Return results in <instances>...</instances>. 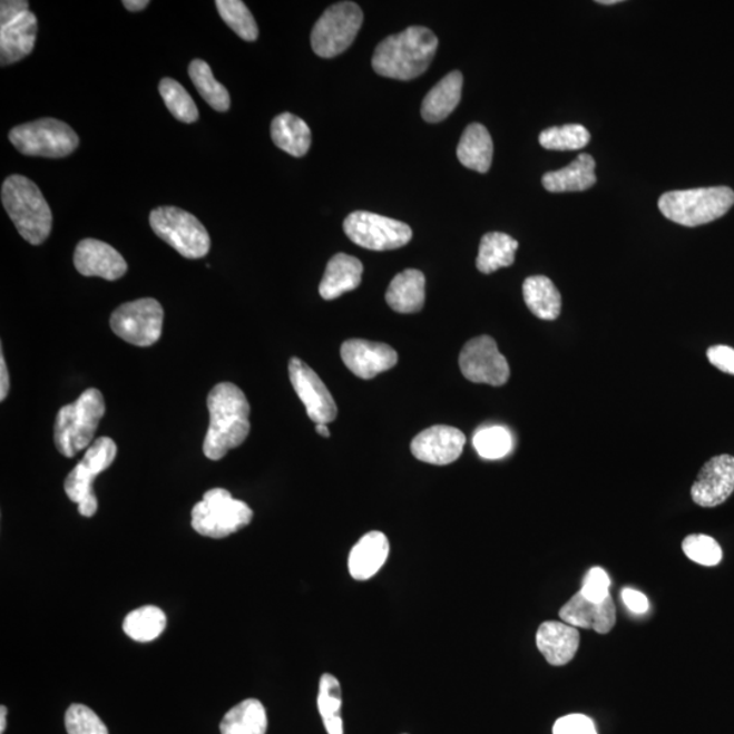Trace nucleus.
I'll use <instances>...</instances> for the list:
<instances>
[{"label": "nucleus", "instance_id": "obj_1", "mask_svg": "<svg viewBox=\"0 0 734 734\" xmlns=\"http://www.w3.org/2000/svg\"><path fill=\"white\" fill-rule=\"evenodd\" d=\"M207 407L209 425L203 452L207 459L218 461L248 438L251 405L237 385L221 382L208 393Z\"/></svg>", "mask_w": 734, "mask_h": 734}, {"label": "nucleus", "instance_id": "obj_2", "mask_svg": "<svg viewBox=\"0 0 734 734\" xmlns=\"http://www.w3.org/2000/svg\"><path fill=\"white\" fill-rule=\"evenodd\" d=\"M437 48V36L430 29L407 28L380 42L373 55V69L381 77L411 81L428 71Z\"/></svg>", "mask_w": 734, "mask_h": 734}, {"label": "nucleus", "instance_id": "obj_3", "mask_svg": "<svg viewBox=\"0 0 734 734\" xmlns=\"http://www.w3.org/2000/svg\"><path fill=\"white\" fill-rule=\"evenodd\" d=\"M2 203L18 233L29 244L46 242L52 231V213L45 195L32 180L20 175L6 178Z\"/></svg>", "mask_w": 734, "mask_h": 734}, {"label": "nucleus", "instance_id": "obj_4", "mask_svg": "<svg viewBox=\"0 0 734 734\" xmlns=\"http://www.w3.org/2000/svg\"><path fill=\"white\" fill-rule=\"evenodd\" d=\"M104 415V397L96 388L85 391L77 402L61 407L53 433L60 454L74 458L89 448Z\"/></svg>", "mask_w": 734, "mask_h": 734}, {"label": "nucleus", "instance_id": "obj_5", "mask_svg": "<svg viewBox=\"0 0 734 734\" xmlns=\"http://www.w3.org/2000/svg\"><path fill=\"white\" fill-rule=\"evenodd\" d=\"M733 205L734 193L727 187L671 190L658 200L665 218L687 227L711 224L724 217Z\"/></svg>", "mask_w": 734, "mask_h": 734}, {"label": "nucleus", "instance_id": "obj_6", "mask_svg": "<svg viewBox=\"0 0 734 734\" xmlns=\"http://www.w3.org/2000/svg\"><path fill=\"white\" fill-rule=\"evenodd\" d=\"M252 518L253 511L248 505L234 499L225 489H213L195 505L193 528L206 538L225 539L248 527Z\"/></svg>", "mask_w": 734, "mask_h": 734}, {"label": "nucleus", "instance_id": "obj_7", "mask_svg": "<svg viewBox=\"0 0 734 734\" xmlns=\"http://www.w3.org/2000/svg\"><path fill=\"white\" fill-rule=\"evenodd\" d=\"M154 233L185 258H202L209 252L212 239L202 222L182 208L164 206L153 209Z\"/></svg>", "mask_w": 734, "mask_h": 734}, {"label": "nucleus", "instance_id": "obj_8", "mask_svg": "<svg viewBox=\"0 0 734 734\" xmlns=\"http://www.w3.org/2000/svg\"><path fill=\"white\" fill-rule=\"evenodd\" d=\"M9 139L18 151L30 157L65 158L79 146L77 133L51 117L12 128Z\"/></svg>", "mask_w": 734, "mask_h": 734}, {"label": "nucleus", "instance_id": "obj_9", "mask_svg": "<svg viewBox=\"0 0 734 734\" xmlns=\"http://www.w3.org/2000/svg\"><path fill=\"white\" fill-rule=\"evenodd\" d=\"M363 23V12L353 2L331 6L319 18L312 30L311 45L320 58L337 57L353 45Z\"/></svg>", "mask_w": 734, "mask_h": 734}, {"label": "nucleus", "instance_id": "obj_10", "mask_svg": "<svg viewBox=\"0 0 734 734\" xmlns=\"http://www.w3.org/2000/svg\"><path fill=\"white\" fill-rule=\"evenodd\" d=\"M164 310L154 299L127 302L117 307L110 317L116 336L138 348H150L162 337Z\"/></svg>", "mask_w": 734, "mask_h": 734}, {"label": "nucleus", "instance_id": "obj_11", "mask_svg": "<svg viewBox=\"0 0 734 734\" xmlns=\"http://www.w3.org/2000/svg\"><path fill=\"white\" fill-rule=\"evenodd\" d=\"M343 229L351 242L370 251L403 248L412 239L411 227L404 222L368 212L351 213Z\"/></svg>", "mask_w": 734, "mask_h": 734}, {"label": "nucleus", "instance_id": "obj_12", "mask_svg": "<svg viewBox=\"0 0 734 734\" xmlns=\"http://www.w3.org/2000/svg\"><path fill=\"white\" fill-rule=\"evenodd\" d=\"M459 363L462 375L474 384L502 386L510 378L509 363L490 336L468 342L461 350Z\"/></svg>", "mask_w": 734, "mask_h": 734}, {"label": "nucleus", "instance_id": "obj_13", "mask_svg": "<svg viewBox=\"0 0 734 734\" xmlns=\"http://www.w3.org/2000/svg\"><path fill=\"white\" fill-rule=\"evenodd\" d=\"M288 374L294 391L304 403L311 421L316 424L335 421L337 417L335 400L316 372L300 358H292L288 362Z\"/></svg>", "mask_w": 734, "mask_h": 734}, {"label": "nucleus", "instance_id": "obj_14", "mask_svg": "<svg viewBox=\"0 0 734 734\" xmlns=\"http://www.w3.org/2000/svg\"><path fill=\"white\" fill-rule=\"evenodd\" d=\"M734 491V458L715 456L703 466L698 479L691 489V497L702 508L723 505Z\"/></svg>", "mask_w": 734, "mask_h": 734}, {"label": "nucleus", "instance_id": "obj_15", "mask_svg": "<svg viewBox=\"0 0 734 734\" xmlns=\"http://www.w3.org/2000/svg\"><path fill=\"white\" fill-rule=\"evenodd\" d=\"M466 435L450 425H433L411 442L413 458L433 466H448L458 460L466 447Z\"/></svg>", "mask_w": 734, "mask_h": 734}, {"label": "nucleus", "instance_id": "obj_16", "mask_svg": "<svg viewBox=\"0 0 734 734\" xmlns=\"http://www.w3.org/2000/svg\"><path fill=\"white\" fill-rule=\"evenodd\" d=\"M344 365L362 380H372L397 366L399 355L385 343L351 339L341 349Z\"/></svg>", "mask_w": 734, "mask_h": 734}, {"label": "nucleus", "instance_id": "obj_17", "mask_svg": "<svg viewBox=\"0 0 734 734\" xmlns=\"http://www.w3.org/2000/svg\"><path fill=\"white\" fill-rule=\"evenodd\" d=\"M74 265L84 276H98L107 281L120 280L128 270L125 257L114 246L95 238L82 239L77 245Z\"/></svg>", "mask_w": 734, "mask_h": 734}, {"label": "nucleus", "instance_id": "obj_18", "mask_svg": "<svg viewBox=\"0 0 734 734\" xmlns=\"http://www.w3.org/2000/svg\"><path fill=\"white\" fill-rule=\"evenodd\" d=\"M559 618L576 628L608 634L615 627L616 608L610 596L601 603H595L578 591L560 608Z\"/></svg>", "mask_w": 734, "mask_h": 734}, {"label": "nucleus", "instance_id": "obj_19", "mask_svg": "<svg viewBox=\"0 0 734 734\" xmlns=\"http://www.w3.org/2000/svg\"><path fill=\"white\" fill-rule=\"evenodd\" d=\"M536 645L548 664L564 666L576 657L579 633L564 622H545L536 634Z\"/></svg>", "mask_w": 734, "mask_h": 734}, {"label": "nucleus", "instance_id": "obj_20", "mask_svg": "<svg viewBox=\"0 0 734 734\" xmlns=\"http://www.w3.org/2000/svg\"><path fill=\"white\" fill-rule=\"evenodd\" d=\"M37 18L33 12H25L16 21L0 27V65L10 66L32 53L36 39Z\"/></svg>", "mask_w": 734, "mask_h": 734}, {"label": "nucleus", "instance_id": "obj_21", "mask_svg": "<svg viewBox=\"0 0 734 734\" xmlns=\"http://www.w3.org/2000/svg\"><path fill=\"white\" fill-rule=\"evenodd\" d=\"M391 546L386 536L379 530L369 532L356 542L349 557V571L356 581H366L375 576L390 557Z\"/></svg>", "mask_w": 734, "mask_h": 734}, {"label": "nucleus", "instance_id": "obj_22", "mask_svg": "<svg viewBox=\"0 0 734 734\" xmlns=\"http://www.w3.org/2000/svg\"><path fill=\"white\" fill-rule=\"evenodd\" d=\"M363 265L356 257L337 253L326 264L319 293L326 301L341 297L361 285Z\"/></svg>", "mask_w": 734, "mask_h": 734}, {"label": "nucleus", "instance_id": "obj_23", "mask_svg": "<svg viewBox=\"0 0 734 734\" xmlns=\"http://www.w3.org/2000/svg\"><path fill=\"white\" fill-rule=\"evenodd\" d=\"M595 170V158L590 154H581L566 168L546 173L541 180L542 187L554 194L583 193L596 184Z\"/></svg>", "mask_w": 734, "mask_h": 734}, {"label": "nucleus", "instance_id": "obj_24", "mask_svg": "<svg viewBox=\"0 0 734 734\" xmlns=\"http://www.w3.org/2000/svg\"><path fill=\"white\" fill-rule=\"evenodd\" d=\"M386 304L394 312L410 314L423 310L425 277L419 270H405L393 277L385 294Z\"/></svg>", "mask_w": 734, "mask_h": 734}, {"label": "nucleus", "instance_id": "obj_25", "mask_svg": "<svg viewBox=\"0 0 734 734\" xmlns=\"http://www.w3.org/2000/svg\"><path fill=\"white\" fill-rule=\"evenodd\" d=\"M464 78L460 71L449 72L428 92L422 104V117L428 123H440L453 112L461 101Z\"/></svg>", "mask_w": 734, "mask_h": 734}, {"label": "nucleus", "instance_id": "obj_26", "mask_svg": "<svg viewBox=\"0 0 734 734\" xmlns=\"http://www.w3.org/2000/svg\"><path fill=\"white\" fill-rule=\"evenodd\" d=\"M271 138L281 150L293 157H304L311 149L312 133L301 117L293 114L277 115L271 125Z\"/></svg>", "mask_w": 734, "mask_h": 734}, {"label": "nucleus", "instance_id": "obj_27", "mask_svg": "<svg viewBox=\"0 0 734 734\" xmlns=\"http://www.w3.org/2000/svg\"><path fill=\"white\" fill-rule=\"evenodd\" d=\"M493 145L489 129L479 123H473L462 133L458 146L459 162L466 168L487 173L491 168Z\"/></svg>", "mask_w": 734, "mask_h": 734}, {"label": "nucleus", "instance_id": "obj_28", "mask_svg": "<svg viewBox=\"0 0 734 734\" xmlns=\"http://www.w3.org/2000/svg\"><path fill=\"white\" fill-rule=\"evenodd\" d=\"M523 300L536 317L554 322L562 310V297L550 277L530 276L522 286Z\"/></svg>", "mask_w": 734, "mask_h": 734}, {"label": "nucleus", "instance_id": "obj_29", "mask_svg": "<svg viewBox=\"0 0 734 734\" xmlns=\"http://www.w3.org/2000/svg\"><path fill=\"white\" fill-rule=\"evenodd\" d=\"M268 718L263 703L257 699H246L231 708L222 720L221 734H265Z\"/></svg>", "mask_w": 734, "mask_h": 734}, {"label": "nucleus", "instance_id": "obj_30", "mask_svg": "<svg viewBox=\"0 0 734 734\" xmlns=\"http://www.w3.org/2000/svg\"><path fill=\"white\" fill-rule=\"evenodd\" d=\"M518 243L509 234L487 233L479 246L477 267L482 274L496 273L515 263Z\"/></svg>", "mask_w": 734, "mask_h": 734}, {"label": "nucleus", "instance_id": "obj_31", "mask_svg": "<svg viewBox=\"0 0 734 734\" xmlns=\"http://www.w3.org/2000/svg\"><path fill=\"white\" fill-rule=\"evenodd\" d=\"M98 474L100 473L95 468L81 461L66 479L65 491L67 497L78 505L79 515L84 517H92L97 513L98 501L95 491H92V483H95Z\"/></svg>", "mask_w": 734, "mask_h": 734}, {"label": "nucleus", "instance_id": "obj_32", "mask_svg": "<svg viewBox=\"0 0 734 734\" xmlns=\"http://www.w3.org/2000/svg\"><path fill=\"white\" fill-rule=\"evenodd\" d=\"M166 627V615L162 608L140 607L126 616L123 630L137 643H151Z\"/></svg>", "mask_w": 734, "mask_h": 734}, {"label": "nucleus", "instance_id": "obj_33", "mask_svg": "<svg viewBox=\"0 0 734 734\" xmlns=\"http://www.w3.org/2000/svg\"><path fill=\"white\" fill-rule=\"evenodd\" d=\"M189 77L195 88L205 101L218 112H226L231 108L229 91L215 79L212 67L205 60L195 59L189 65Z\"/></svg>", "mask_w": 734, "mask_h": 734}, {"label": "nucleus", "instance_id": "obj_34", "mask_svg": "<svg viewBox=\"0 0 734 734\" xmlns=\"http://www.w3.org/2000/svg\"><path fill=\"white\" fill-rule=\"evenodd\" d=\"M317 707L326 732L343 734L341 683L331 674L320 678Z\"/></svg>", "mask_w": 734, "mask_h": 734}, {"label": "nucleus", "instance_id": "obj_35", "mask_svg": "<svg viewBox=\"0 0 734 734\" xmlns=\"http://www.w3.org/2000/svg\"><path fill=\"white\" fill-rule=\"evenodd\" d=\"M217 6L222 20L229 27L234 33L242 37L245 41H255L258 37V28L252 12L242 0H217Z\"/></svg>", "mask_w": 734, "mask_h": 734}, {"label": "nucleus", "instance_id": "obj_36", "mask_svg": "<svg viewBox=\"0 0 734 734\" xmlns=\"http://www.w3.org/2000/svg\"><path fill=\"white\" fill-rule=\"evenodd\" d=\"M159 92H162L166 108L177 120L190 125L199 119V110H197L193 97L175 79L164 78L159 84Z\"/></svg>", "mask_w": 734, "mask_h": 734}, {"label": "nucleus", "instance_id": "obj_37", "mask_svg": "<svg viewBox=\"0 0 734 734\" xmlns=\"http://www.w3.org/2000/svg\"><path fill=\"white\" fill-rule=\"evenodd\" d=\"M589 140L590 134L581 125L547 128L539 137L540 145L545 149L557 151L581 150Z\"/></svg>", "mask_w": 734, "mask_h": 734}, {"label": "nucleus", "instance_id": "obj_38", "mask_svg": "<svg viewBox=\"0 0 734 734\" xmlns=\"http://www.w3.org/2000/svg\"><path fill=\"white\" fill-rule=\"evenodd\" d=\"M473 447L480 458L498 460L505 458L513 448V438L510 431L502 425L480 429L473 437Z\"/></svg>", "mask_w": 734, "mask_h": 734}, {"label": "nucleus", "instance_id": "obj_39", "mask_svg": "<svg viewBox=\"0 0 734 734\" xmlns=\"http://www.w3.org/2000/svg\"><path fill=\"white\" fill-rule=\"evenodd\" d=\"M682 547L687 558L702 566H717L723 560V550L717 540L707 535H689L683 540Z\"/></svg>", "mask_w": 734, "mask_h": 734}, {"label": "nucleus", "instance_id": "obj_40", "mask_svg": "<svg viewBox=\"0 0 734 734\" xmlns=\"http://www.w3.org/2000/svg\"><path fill=\"white\" fill-rule=\"evenodd\" d=\"M66 731L69 734H109L101 718L85 705H71L65 717Z\"/></svg>", "mask_w": 734, "mask_h": 734}, {"label": "nucleus", "instance_id": "obj_41", "mask_svg": "<svg viewBox=\"0 0 734 734\" xmlns=\"http://www.w3.org/2000/svg\"><path fill=\"white\" fill-rule=\"evenodd\" d=\"M609 586L610 579L608 574L600 569V567H594V569L586 574L581 594L590 601L601 603L610 596Z\"/></svg>", "mask_w": 734, "mask_h": 734}, {"label": "nucleus", "instance_id": "obj_42", "mask_svg": "<svg viewBox=\"0 0 734 734\" xmlns=\"http://www.w3.org/2000/svg\"><path fill=\"white\" fill-rule=\"evenodd\" d=\"M554 734H597L594 721L583 714H570L554 725Z\"/></svg>", "mask_w": 734, "mask_h": 734}, {"label": "nucleus", "instance_id": "obj_43", "mask_svg": "<svg viewBox=\"0 0 734 734\" xmlns=\"http://www.w3.org/2000/svg\"><path fill=\"white\" fill-rule=\"evenodd\" d=\"M707 358L721 372L734 375V349L727 345H713L707 350Z\"/></svg>", "mask_w": 734, "mask_h": 734}, {"label": "nucleus", "instance_id": "obj_44", "mask_svg": "<svg viewBox=\"0 0 734 734\" xmlns=\"http://www.w3.org/2000/svg\"><path fill=\"white\" fill-rule=\"evenodd\" d=\"M28 11L29 2H25V0H3L0 3V27L16 21L17 18H20Z\"/></svg>", "mask_w": 734, "mask_h": 734}, {"label": "nucleus", "instance_id": "obj_45", "mask_svg": "<svg viewBox=\"0 0 734 734\" xmlns=\"http://www.w3.org/2000/svg\"><path fill=\"white\" fill-rule=\"evenodd\" d=\"M622 598L626 607L634 614L643 615L649 610V600L638 590L625 588L622 590Z\"/></svg>", "mask_w": 734, "mask_h": 734}, {"label": "nucleus", "instance_id": "obj_46", "mask_svg": "<svg viewBox=\"0 0 734 734\" xmlns=\"http://www.w3.org/2000/svg\"><path fill=\"white\" fill-rule=\"evenodd\" d=\"M0 402H4L10 391L9 370L6 366L3 351L0 353Z\"/></svg>", "mask_w": 734, "mask_h": 734}, {"label": "nucleus", "instance_id": "obj_47", "mask_svg": "<svg viewBox=\"0 0 734 734\" xmlns=\"http://www.w3.org/2000/svg\"><path fill=\"white\" fill-rule=\"evenodd\" d=\"M123 4H125V8L129 11H141L145 10L150 2L149 0H125Z\"/></svg>", "mask_w": 734, "mask_h": 734}, {"label": "nucleus", "instance_id": "obj_48", "mask_svg": "<svg viewBox=\"0 0 734 734\" xmlns=\"http://www.w3.org/2000/svg\"><path fill=\"white\" fill-rule=\"evenodd\" d=\"M6 715H8V708L6 706L0 707V734L6 731Z\"/></svg>", "mask_w": 734, "mask_h": 734}, {"label": "nucleus", "instance_id": "obj_49", "mask_svg": "<svg viewBox=\"0 0 734 734\" xmlns=\"http://www.w3.org/2000/svg\"><path fill=\"white\" fill-rule=\"evenodd\" d=\"M316 431L320 435L330 438L331 437V431L329 428H326V424H316Z\"/></svg>", "mask_w": 734, "mask_h": 734}, {"label": "nucleus", "instance_id": "obj_50", "mask_svg": "<svg viewBox=\"0 0 734 734\" xmlns=\"http://www.w3.org/2000/svg\"><path fill=\"white\" fill-rule=\"evenodd\" d=\"M619 2H620V0H598L597 3H600V4H607V6H608V4H616V3H619Z\"/></svg>", "mask_w": 734, "mask_h": 734}]
</instances>
